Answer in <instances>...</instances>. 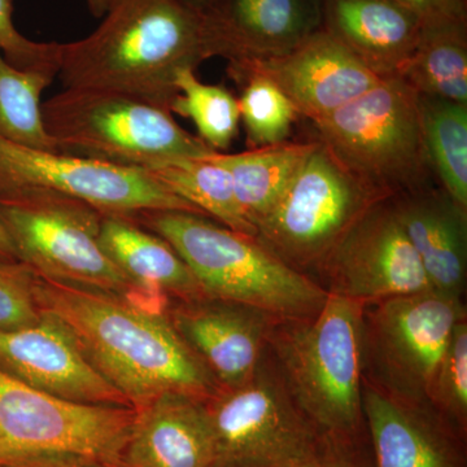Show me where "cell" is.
Segmentation results:
<instances>
[{
  "mask_svg": "<svg viewBox=\"0 0 467 467\" xmlns=\"http://www.w3.org/2000/svg\"><path fill=\"white\" fill-rule=\"evenodd\" d=\"M36 306L58 319L92 367L140 410L164 393L208 400L220 386L168 315L36 275Z\"/></svg>",
  "mask_w": 467,
  "mask_h": 467,
  "instance_id": "cell-1",
  "label": "cell"
},
{
  "mask_svg": "<svg viewBox=\"0 0 467 467\" xmlns=\"http://www.w3.org/2000/svg\"><path fill=\"white\" fill-rule=\"evenodd\" d=\"M103 17L84 39L58 46L64 88L121 92L169 109L178 73L214 57L205 12L182 0H112Z\"/></svg>",
  "mask_w": 467,
  "mask_h": 467,
  "instance_id": "cell-2",
  "label": "cell"
},
{
  "mask_svg": "<svg viewBox=\"0 0 467 467\" xmlns=\"http://www.w3.org/2000/svg\"><path fill=\"white\" fill-rule=\"evenodd\" d=\"M131 218L177 251L208 299L252 306L278 319L315 316L327 299L317 281L287 265L256 236L190 212L150 211Z\"/></svg>",
  "mask_w": 467,
  "mask_h": 467,
  "instance_id": "cell-3",
  "label": "cell"
},
{
  "mask_svg": "<svg viewBox=\"0 0 467 467\" xmlns=\"http://www.w3.org/2000/svg\"><path fill=\"white\" fill-rule=\"evenodd\" d=\"M367 304L328 294L306 318L276 319L267 347L292 395L325 435L364 439L362 316Z\"/></svg>",
  "mask_w": 467,
  "mask_h": 467,
  "instance_id": "cell-4",
  "label": "cell"
},
{
  "mask_svg": "<svg viewBox=\"0 0 467 467\" xmlns=\"http://www.w3.org/2000/svg\"><path fill=\"white\" fill-rule=\"evenodd\" d=\"M101 217L84 202L45 190L0 195V218L17 260L36 275L168 315L171 303L140 290L103 250Z\"/></svg>",
  "mask_w": 467,
  "mask_h": 467,
  "instance_id": "cell-5",
  "label": "cell"
},
{
  "mask_svg": "<svg viewBox=\"0 0 467 467\" xmlns=\"http://www.w3.org/2000/svg\"><path fill=\"white\" fill-rule=\"evenodd\" d=\"M312 124L316 140L383 198H398L434 184L420 97L401 77L382 79Z\"/></svg>",
  "mask_w": 467,
  "mask_h": 467,
  "instance_id": "cell-6",
  "label": "cell"
},
{
  "mask_svg": "<svg viewBox=\"0 0 467 467\" xmlns=\"http://www.w3.org/2000/svg\"><path fill=\"white\" fill-rule=\"evenodd\" d=\"M42 115L58 152L67 155L146 169L214 153L165 107L121 92L64 88L42 104Z\"/></svg>",
  "mask_w": 467,
  "mask_h": 467,
  "instance_id": "cell-7",
  "label": "cell"
},
{
  "mask_svg": "<svg viewBox=\"0 0 467 467\" xmlns=\"http://www.w3.org/2000/svg\"><path fill=\"white\" fill-rule=\"evenodd\" d=\"M204 409L213 467H292L325 435L297 404L269 347L250 380L218 389Z\"/></svg>",
  "mask_w": 467,
  "mask_h": 467,
  "instance_id": "cell-8",
  "label": "cell"
},
{
  "mask_svg": "<svg viewBox=\"0 0 467 467\" xmlns=\"http://www.w3.org/2000/svg\"><path fill=\"white\" fill-rule=\"evenodd\" d=\"M383 201L318 142L281 201L260 221L256 238L313 278L349 230Z\"/></svg>",
  "mask_w": 467,
  "mask_h": 467,
  "instance_id": "cell-9",
  "label": "cell"
},
{
  "mask_svg": "<svg viewBox=\"0 0 467 467\" xmlns=\"http://www.w3.org/2000/svg\"><path fill=\"white\" fill-rule=\"evenodd\" d=\"M465 300L430 290L367 304L362 316V379L393 396L429 401Z\"/></svg>",
  "mask_w": 467,
  "mask_h": 467,
  "instance_id": "cell-10",
  "label": "cell"
},
{
  "mask_svg": "<svg viewBox=\"0 0 467 467\" xmlns=\"http://www.w3.org/2000/svg\"><path fill=\"white\" fill-rule=\"evenodd\" d=\"M135 413L61 400L0 370V466L75 454L119 467Z\"/></svg>",
  "mask_w": 467,
  "mask_h": 467,
  "instance_id": "cell-11",
  "label": "cell"
},
{
  "mask_svg": "<svg viewBox=\"0 0 467 467\" xmlns=\"http://www.w3.org/2000/svg\"><path fill=\"white\" fill-rule=\"evenodd\" d=\"M24 190L69 196L103 214L134 217L150 211H180L205 216L146 169L27 149L0 138V195Z\"/></svg>",
  "mask_w": 467,
  "mask_h": 467,
  "instance_id": "cell-12",
  "label": "cell"
},
{
  "mask_svg": "<svg viewBox=\"0 0 467 467\" xmlns=\"http://www.w3.org/2000/svg\"><path fill=\"white\" fill-rule=\"evenodd\" d=\"M313 278L327 294L364 304L432 290L391 199L349 230Z\"/></svg>",
  "mask_w": 467,
  "mask_h": 467,
  "instance_id": "cell-13",
  "label": "cell"
},
{
  "mask_svg": "<svg viewBox=\"0 0 467 467\" xmlns=\"http://www.w3.org/2000/svg\"><path fill=\"white\" fill-rule=\"evenodd\" d=\"M229 75L234 79L265 77L310 122L331 115L384 79L324 29L284 57L229 64Z\"/></svg>",
  "mask_w": 467,
  "mask_h": 467,
  "instance_id": "cell-14",
  "label": "cell"
},
{
  "mask_svg": "<svg viewBox=\"0 0 467 467\" xmlns=\"http://www.w3.org/2000/svg\"><path fill=\"white\" fill-rule=\"evenodd\" d=\"M41 315L34 325L0 330V370L61 400L131 408L92 367L66 326L54 316Z\"/></svg>",
  "mask_w": 467,
  "mask_h": 467,
  "instance_id": "cell-15",
  "label": "cell"
},
{
  "mask_svg": "<svg viewBox=\"0 0 467 467\" xmlns=\"http://www.w3.org/2000/svg\"><path fill=\"white\" fill-rule=\"evenodd\" d=\"M368 467H467V435L429 401L393 396L362 379Z\"/></svg>",
  "mask_w": 467,
  "mask_h": 467,
  "instance_id": "cell-16",
  "label": "cell"
},
{
  "mask_svg": "<svg viewBox=\"0 0 467 467\" xmlns=\"http://www.w3.org/2000/svg\"><path fill=\"white\" fill-rule=\"evenodd\" d=\"M168 316L220 389H234L251 379L278 319L252 306L208 297L177 303Z\"/></svg>",
  "mask_w": 467,
  "mask_h": 467,
  "instance_id": "cell-17",
  "label": "cell"
},
{
  "mask_svg": "<svg viewBox=\"0 0 467 467\" xmlns=\"http://www.w3.org/2000/svg\"><path fill=\"white\" fill-rule=\"evenodd\" d=\"M205 16L214 57L229 64L284 57L322 29L321 0H216Z\"/></svg>",
  "mask_w": 467,
  "mask_h": 467,
  "instance_id": "cell-18",
  "label": "cell"
},
{
  "mask_svg": "<svg viewBox=\"0 0 467 467\" xmlns=\"http://www.w3.org/2000/svg\"><path fill=\"white\" fill-rule=\"evenodd\" d=\"M391 201L432 291L465 300L467 209L435 183Z\"/></svg>",
  "mask_w": 467,
  "mask_h": 467,
  "instance_id": "cell-19",
  "label": "cell"
},
{
  "mask_svg": "<svg viewBox=\"0 0 467 467\" xmlns=\"http://www.w3.org/2000/svg\"><path fill=\"white\" fill-rule=\"evenodd\" d=\"M322 29L380 78L401 77L423 23L395 0H321Z\"/></svg>",
  "mask_w": 467,
  "mask_h": 467,
  "instance_id": "cell-20",
  "label": "cell"
},
{
  "mask_svg": "<svg viewBox=\"0 0 467 467\" xmlns=\"http://www.w3.org/2000/svg\"><path fill=\"white\" fill-rule=\"evenodd\" d=\"M119 467H213L204 401L171 392L137 410Z\"/></svg>",
  "mask_w": 467,
  "mask_h": 467,
  "instance_id": "cell-21",
  "label": "cell"
},
{
  "mask_svg": "<svg viewBox=\"0 0 467 467\" xmlns=\"http://www.w3.org/2000/svg\"><path fill=\"white\" fill-rule=\"evenodd\" d=\"M99 241L115 265L150 296L171 304L207 299L177 251L133 218L103 214Z\"/></svg>",
  "mask_w": 467,
  "mask_h": 467,
  "instance_id": "cell-22",
  "label": "cell"
},
{
  "mask_svg": "<svg viewBox=\"0 0 467 467\" xmlns=\"http://www.w3.org/2000/svg\"><path fill=\"white\" fill-rule=\"evenodd\" d=\"M317 140L257 147L244 152H214L209 155L232 175L236 199L245 218L256 227L275 207L303 167Z\"/></svg>",
  "mask_w": 467,
  "mask_h": 467,
  "instance_id": "cell-23",
  "label": "cell"
},
{
  "mask_svg": "<svg viewBox=\"0 0 467 467\" xmlns=\"http://www.w3.org/2000/svg\"><path fill=\"white\" fill-rule=\"evenodd\" d=\"M146 171L205 216L216 218L221 225L234 232L257 235L256 227L245 218L236 199L232 175L209 156L168 159Z\"/></svg>",
  "mask_w": 467,
  "mask_h": 467,
  "instance_id": "cell-24",
  "label": "cell"
},
{
  "mask_svg": "<svg viewBox=\"0 0 467 467\" xmlns=\"http://www.w3.org/2000/svg\"><path fill=\"white\" fill-rule=\"evenodd\" d=\"M401 78L420 95L467 104V23L423 26Z\"/></svg>",
  "mask_w": 467,
  "mask_h": 467,
  "instance_id": "cell-25",
  "label": "cell"
},
{
  "mask_svg": "<svg viewBox=\"0 0 467 467\" xmlns=\"http://www.w3.org/2000/svg\"><path fill=\"white\" fill-rule=\"evenodd\" d=\"M420 97L432 171L441 189L467 209V104Z\"/></svg>",
  "mask_w": 467,
  "mask_h": 467,
  "instance_id": "cell-26",
  "label": "cell"
},
{
  "mask_svg": "<svg viewBox=\"0 0 467 467\" xmlns=\"http://www.w3.org/2000/svg\"><path fill=\"white\" fill-rule=\"evenodd\" d=\"M54 75L12 67L0 52V138L27 149L58 152L43 121L41 97Z\"/></svg>",
  "mask_w": 467,
  "mask_h": 467,
  "instance_id": "cell-27",
  "label": "cell"
},
{
  "mask_svg": "<svg viewBox=\"0 0 467 467\" xmlns=\"http://www.w3.org/2000/svg\"><path fill=\"white\" fill-rule=\"evenodd\" d=\"M174 86L171 112L192 119L198 138L214 152L229 150L241 125L238 99L225 86L202 84L193 69L181 70Z\"/></svg>",
  "mask_w": 467,
  "mask_h": 467,
  "instance_id": "cell-28",
  "label": "cell"
},
{
  "mask_svg": "<svg viewBox=\"0 0 467 467\" xmlns=\"http://www.w3.org/2000/svg\"><path fill=\"white\" fill-rule=\"evenodd\" d=\"M235 81L243 84L238 103L248 147L257 149L288 140L299 115L284 92L263 76L248 75Z\"/></svg>",
  "mask_w": 467,
  "mask_h": 467,
  "instance_id": "cell-29",
  "label": "cell"
},
{
  "mask_svg": "<svg viewBox=\"0 0 467 467\" xmlns=\"http://www.w3.org/2000/svg\"><path fill=\"white\" fill-rule=\"evenodd\" d=\"M432 405L467 435V319L454 326L430 395Z\"/></svg>",
  "mask_w": 467,
  "mask_h": 467,
  "instance_id": "cell-30",
  "label": "cell"
},
{
  "mask_svg": "<svg viewBox=\"0 0 467 467\" xmlns=\"http://www.w3.org/2000/svg\"><path fill=\"white\" fill-rule=\"evenodd\" d=\"M36 281V273L26 264L0 257V330H16L41 319Z\"/></svg>",
  "mask_w": 467,
  "mask_h": 467,
  "instance_id": "cell-31",
  "label": "cell"
},
{
  "mask_svg": "<svg viewBox=\"0 0 467 467\" xmlns=\"http://www.w3.org/2000/svg\"><path fill=\"white\" fill-rule=\"evenodd\" d=\"M60 43L34 42L18 32L14 24V3L0 0V52L12 67L58 75Z\"/></svg>",
  "mask_w": 467,
  "mask_h": 467,
  "instance_id": "cell-32",
  "label": "cell"
},
{
  "mask_svg": "<svg viewBox=\"0 0 467 467\" xmlns=\"http://www.w3.org/2000/svg\"><path fill=\"white\" fill-rule=\"evenodd\" d=\"M292 467H368V459L362 451V439L324 435L315 451Z\"/></svg>",
  "mask_w": 467,
  "mask_h": 467,
  "instance_id": "cell-33",
  "label": "cell"
},
{
  "mask_svg": "<svg viewBox=\"0 0 467 467\" xmlns=\"http://www.w3.org/2000/svg\"><path fill=\"white\" fill-rule=\"evenodd\" d=\"M422 20L423 26L467 23V0H395Z\"/></svg>",
  "mask_w": 467,
  "mask_h": 467,
  "instance_id": "cell-34",
  "label": "cell"
},
{
  "mask_svg": "<svg viewBox=\"0 0 467 467\" xmlns=\"http://www.w3.org/2000/svg\"><path fill=\"white\" fill-rule=\"evenodd\" d=\"M0 467H113L101 461L75 456V454H48L17 461Z\"/></svg>",
  "mask_w": 467,
  "mask_h": 467,
  "instance_id": "cell-35",
  "label": "cell"
},
{
  "mask_svg": "<svg viewBox=\"0 0 467 467\" xmlns=\"http://www.w3.org/2000/svg\"><path fill=\"white\" fill-rule=\"evenodd\" d=\"M0 257L17 260L16 252H15L14 244L9 239L7 230L3 225L2 218H0Z\"/></svg>",
  "mask_w": 467,
  "mask_h": 467,
  "instance_id": "cell-36",
  "label": "cell"
},
{
  "mask_svg": "<svg viewBox=\"0 0 467 467\" xmlns=\"http://www.w3.org/2000/svg\"><path fill=\"white\" fill-rule=\"evenodd\" d=\"M112 0H86L88 7L95 17H103L110 7Z\"/></svg>",
  "mask_w": 467,
  "mask_h": 467,
  "instance_id": "cell-37",
  "label": "cell"
},
{
  "mask_svg": "<svg viewBox=\"0 0 467 467\" xmlns=\"http://www.w3.org/2000/svg\"><path fill=\"white\" fill-rule=\"evenodd\" d=\"M182 2L198 11L205 12L216 3V0H182Z\"/></svg>",
  "mask_w": 467,
  "mask_h": 467,
  "instance_id": "cell-38",
  "label": "cell"
},
{
  "mask_svg": "<svg viewBox=\"0 0 467 467\" xmlns=\"http://www.w3.org/2000/svg\"><path fill=\"white\" fill-rule=\"evenodd\" d=\"M110 3H112V2H110Z\"/></svg>",
  "mask_w": 467,
  "mask_h": 467,
  "instance_id": "cell-39",
  "label": "cell"
}]
</instances>
